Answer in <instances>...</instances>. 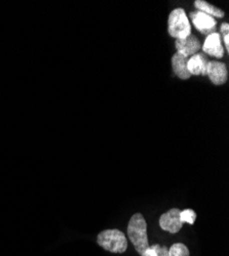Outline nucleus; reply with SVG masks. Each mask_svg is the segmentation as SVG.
I'll list each match as a JSON object with an SVG mask.
<instances>
[{
	"instance_id": "2eb2a0df",
	"label": "nucleus",
	"mask_w": 229,
	"mask_h": 256,
	"mask_svg": "<svg viewBox=\"0 0 229 256\" xmlns=\"http://www.w3.org/2000/svg\"><path fill=\"white\" fill-rule=\"evenodd\" d=\"M221 33L223 35V40H224V44L226 48V50L229 52V38H228V30H229V25L228 23H223L221 25Z\"/></svg>"
},
{
	"instance_id": "6e6552de",
	"label": "nucleus",
	"mask_w": 229,
	"mask_h": 256,
	"mask_svg": "<svg viewBox=\"0 0 229 256\" xmlns=\"http://www.w3.org/2000/svg\"><path fill=\"white\" fill-rule=\"evenodd\" d=\"M202 52L213 58H222L224 56V48L222 46L221 34L214 32L207 35L203 42Z\"/></svg>"
},
{
	"instance_id": "f257e3e1",
	"label": "nucleus",
	"mask_w": 229,
	"mask_h": 256,
	"mask_svg": "<svg viewBox=\"0 0 229 256\" xmlns=\"http://www.w3.org/2000/svg\"><path fill=\"white\" fill-rule=\"evenodd\" d=\"M128 236L137 252L142 256L149 247L147 224L141 213L134 214L128 224Z\"/></svg>"
},
{
	"instance_id": "423d86ee",
	"label": "nucleus",
	"mask_w": 229,
	"mask_h": 256,
	"mask_svg": "<svg viewBox=\"0 0 229 256\" xmlns=\"http://www.w3.org/2000/svg\"><path fill=\"white\" fill-rule=\"evenodd\" d=\"M206 75L215 85H223L228 79V70L224 62L218 60H209Z\"/></svg>"
},
{
	"instance_id": "4468645a",
	"label": "nucleus",
	"mask_w": 229,
	"mask_h": 256,
	"mask_svg": "<svg viewBox=\"0 0 229 256\" xmlns=\"http://www.w3.org/2000/svg\"><path fill=\"white\" fill-rule=\"evenodd\" d=\"M196 220V213L192 209H185L181 211L180 220L182 224L187 222L189 224H193Z\"/></svg>"
},
{
	"instance_id": "1a4fd4ad",
	"label": "nucleus",
	"mask_w": 229,
	"mask_h": 256,
	"mask_svg": "<svg viewBox=\"0 0 229 256\" xmlns=\"http://www.w3.org/2000/svg\"><path fill=\"white\" fill-rule=\"evenodd\" d=\"M209 60H206L202 54H196L187 60V70L190 75L206 76V68Z\"/></svg>"
},
{
	"instance_id": "ddd939ff",
	"label": "nucleus",
	"mask_w": 229,
	"mask_h": 256,
	"mask_svg": "<svg viewBox=\"0 0 229 256\" xmlns=\"http://www.w3.org/2000/svg\"><path fill=\"white\" fill-rule=\"evenodd\" d=\"M169 256H190L188 248L183 243H176L169 249Z\"/></svg>"
},
{
	"instance_id": "20e7f679",
	"label": "nucleus",
	"mask_w": 229,
	"mask_h": 256,
	"mask_svg": "<svg viewBox=\"0 0 229 256\" xmlns=\"http://www.w3.org/2000/svg\"><path fill=\"white\" fill-rule=\"evenodd\" d=\"M190 18L192 20L194 27L201 34L210 35L215 32L216 26H217V20L213 16L196 10L190 14Z\"/></svg>"
},
{
	"instance_id": "f8f14e48",
	"label": "nucleus",
	"mask_w": 229,
	"mask_h": 256,
	"mask_svg": "<svg viewBox=\"0 0 229 256\" xmlns=\"http://www.w3.org/2000/svg\"><path fill=\"white\" fill-rule=\"evenodd\" d=\"M142 256H169V249L158 244L148 247Z\"/></svg>"
},
{
	"instance_id": "7ed1b4c3",
	"label": "nucleus",
	"mask_w": 229,
	"mask_h": 256,
	"mask_svg": "<svg viewBox=\"0 0 229 256\" xmlns=\"http://www.w3.org/2000/svg\"><path fill=\"white\" fill-rule=\"evenodd\" d=\"M168 32L176 40L185 39L191 35L190 22L183 8L174 10L168 20Z\"/></svg>"
},
{
	"instance_id": "f03ea898",
	"label": "nucleus",
	"mask_w": 229,
	"mask_h": 256,
	"mask_svg": "<svg viewBox=\"0 0 229 256\" xmlns=\"http://www.w3.org/2000/svg\"><path fill=\"white\" fill-rule=\"evenodd\" d=\"M97 243L104 250L112 253H123L128 248L127 238L119 230H102L98 234Z\"/></svg>"
},
{
	"instance_id": "9b49d317",
	"label": "nucleus",
	"mask_w": 229,
	"mask_h": 256,
	"mask_svg": "<svg viewBox=\"0 0 229 256\" xmlns=\"http://www.w3.org/2000/svg\"><path fill=\"white\" fill-rule=\"evenodd\" d=\"M194 6L198 12H201L205 14H209L211 16L215 18H223L224 16V12L221 10L220 8L210 4L209 2H203V0H196L194 2Z\"/></svg>"
},
{
	"instance_id": "0eeeda50",
	"label": "nucleus",
	"mask_w": 229,
	"mask_h": 256,
	"mask_svg": "<svg viewBox=\"0 0 229 256\" xmlns=\"http://www.w3.org/2000/svg\"><path fill=\"white\" fill-rule=\"evenodd\" d=\"M177 52L188 60L190 56L198 54L201 46L199 40L194 35H189L185 39L176 40Z\"/></svg>"
},
{
	"instance_id": "9d476101",
	"label": "nucleus",
	"mask_w": 229,
	"mask_h": 256,
	"mask_svg": "<svg viewBox=\"0 0 229 256\" xmlns=\"http://www.w3.org/2000/svg\"><path fill=\"white\" fill-rule=\"evenodd\" d=\"M172 68L176 76L182 80L189 79L191 76L187 70V58L178 52L172 56Z\"/></svg>"
},
{
	"instance_id": "39448f33",
	"label": "nucleus",
	"mask_w": 229,
	"mask_h": 256,
	"mask_svg": "<svg viewBox=\"0 0 229 256\" xmlns=\"http://www.w3.org/2000/svg\"><path fill=\"white\" fill-rule=\"evenodd\" d=\"M181 210L178 208H172L168 212L163 213L159 218V226L171 234H177L183 226L180 220Z\"/></svg>"
}]
</instances>
